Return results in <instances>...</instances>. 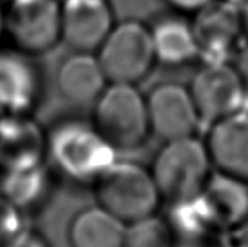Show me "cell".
Here are the masks:
<instances>
[{"label": "cell", "mask_w": 248, "mask_h": 247, "mask_svg": "<svg viewBox=\"0 0 248 247\" xmlns=\"http://www.w3.org/2000/svg\"><path fill=\"white\" fill-rule=\"evenodd\" d=\"M118 151L92 122L67 119L46 132V157L67 179L94 183L118 160Z\"/></svg>", "instance_id": "1"}, {"label": "cell", "mask_w": 248, "mask_h": 247, "mask_svg": "<svg viewBox=\"0 0 248 247\" xmlns=\"http://www.w3.org/2000/svg\"><path fill=\"white\" fill-rule=\"evenodd\" d=\"M92 108V124L116 151L137 150L151 135L147 98L137 84L109 83Z\"/></svg>", "instance_id": "2"}, {"label": "cell", "mask_w": 248, "mask_h": 247, "mask_svg": "<svg viewBox=\"0 0 248 247\" xmlns=\"http://www.w3.org/2000/svg\"><path fill=\"white\" fill-rule=\"evenodd\" d=\"M212 170L206 144L196 135L164 141L150 167L161 198L169 202L201 194Z\"/></svg>", "instance_id": "3"}, {"label": "cell", "mask_w": 248, "mask_h": 247, "mask_svg": "<svg viewBox=\"0 0 248 247\" xmlns=\"http://www.w3.org/2000/svg\"><path fill=\"white\" fill-rule=\"evenodd\" d=\"M97 205L125 224L154 215L163 201L150 169L116 160L93 183Z\"/></svg>", "instance_id": "4"}, {"label": "cell", "mask_w": 248, "mask_h": 247, "mask_svg": "<svg viewBox=\"0 0 248 247\" xmlns=\"http://www.w3.org/2000/svg\"><path fill=\"white\" fill-rule=\"evenodd\" d=\"M96 55L109 83L138 84L157 64L150 26L135 19L116 22Z\"/></svg>", "instance_id": "5"}, {"label": "cell", "mask_w": 248, "mask_h": 247, "mask_svg": "<svg viewBox=\"0 0 248 247\" xmlns=\"http://www.w3.org/2000/svg\"><path fill=\"white\" fill-rule=\"evenodd\" d=\"M4 35L13 49L42 55L61 42L60 0H12L4 6Z\"/></svg>", "instance_id": "6"}, {"label": "cell", "mask_w": 248, "mask_h": 247, "mask_svg": "<svg viewBox=\"0 0 248 247\" xmlns=\"http://www.w3.org/2000/svg\"><path fill=\"white\" fill-rule=\"evenodd\" d=\"M202 124L208 127L247 111L248 82L232 61L203 63L189 86Z\"/></svg>", "instance_id": "7"}, {"label": "cell", "mask_w": 248, "mask_h": 247, "mask_svg": "<svg viewBox=\"0 0 248 247\" xmlns=\"http://www.w3.org/2000/svg\"><path fill=\"white\" fill-rule=\"evenodd\" d=\"M192 26L203 63L232 61L246 39L240 7L227 0H214L193 15Z\"/></svg>", "instance_id": "8"}, {"label": "cell", "mask_w": 248, "mask_h": 247, "mask_svg": "<svg viewBox=\"0 0 248 247\" xmlns=\"http://www.w3.org/2000/svg\"><path fill=\"white\" fill-rule=\"evenodd\" d=\"M145 98L151 134L163 143L196 135L202 121L187 86L174 82L160 83Z\"/></svg>", "instance_id": "9"}, {"label": "cell", "mask_w": 248, "mask_h": 247, "mask_svg": "<svg viewBox=\"0 0 248 247\" xmlns=\"http://www.w3.org/2000/svg\"><path fill=\"white\" fill-rule=\"evenodd\" d=\"M61 42L71 51L96 52L115 26L109 0H61Z\"/></svg>", "instance_id": "10"}, {"label": "cell", "mask_w": 248, "mask_h": 247, "mask_svg": "<svg viewBox=\"0 0 248 247\" xmlns=\"http://www.w3.org/2000/svg\"><path fill=\"white\" fill-rule=\"evenodd\" d=\"M205 144L214 170L248 182V111L209 125Z\"/></svg>", "instance_id": "11"}, {"label": "cell", "mask_w": 248, "mask_h": 247, "mask_svg": "<svg viewBox=\"0 0 248 247\" xmlns=\"http://www.w3.org/2000/svg\"><path fill=\"white\" fill-rule=\"evenodd\" d=\"M29 55L0 54V116L29 115L41 95V80Z\"/></svg>", "instance_id": "12"}, {"label": "cell", "mask_w": 248, "mask_h": 247, "mask_svg": "<svg viewBox=\"0 0 248 247\" xmlns=\"http://www.w3.org/2000/svg\"><path fill=\"white\" fill-rule=\"evenodd\" d=\"M61 98L77 106H92L109 84L96 52L71 51L55 74Z\"/></svg>", "instance_id": "13"}, {"label": "cell", "mask_w": 248, "mask_h": 247, "mask_svg": "<svg viewBox=\"0 0 248 247\" xmlns=\"http://www.w3.org/2000/svg\"><path fill=\"white\" fill-rule=\"evenodd\" d=\"M46 157V132L29 115L0 116V165L3 170L32 166Z\"/></svg>", "instance_id": "14"}, {"label": "cell", "mask_w": 248, "mask_h": 247, "mask_svg": "<svg viewBox=\"0 0 248 247\" xmlns=\"http://www.w3.org/2000/svg\"><path fill=\"white\" fill-rule=\"evenodd\" d=\"M157 64L182 67L199 58V47L192 20L164 16L150 26Z\"/></svg>", "instance_id": "15"}, {"label": "cell", "mask_w": 248, "mask_h": 247, "mask_svg": "<svg viewBox=\"0 0 248 247\" xmlns=\"http://www.w3.org/2000/svg\"><path fill=\"white\" fill-rule=\"evenodd\" d=\"M221 230L237 229L248 220V182L214 170L202 191Z\"/></svg>", "instance_id": "16"}, {"label": "cell", "mask_w": 248, "mask_h": 247, "mask_svg": "<svg viewBox=\"0 0 248 247\" xmlns=\"http://www.w3.org/2000/svg\"><path fill=\"white\" fill-rule=\"evenodd\" d=\"M169 204L170 208L164 218L176 243L202 245L203 240L221 230L215 214L202 192Z\"/></svg>", "instance_id": "17"}, {"label": "cell", "mask_w": 248, "mask_h": 247, "mask_svg": "<svg viewBox=\"0 0 248 247\" xmlns=\"http://www.w3.org/2000/svg\"><path fill=\"white\" fill-rule=\"evenodd\" d=\"M126 224L100 205L77 214L70 226L73 247H125Z\"/></svg>", "instance_id": "18"}, {"label": "cell", "mask_w": 248, "mask_h": 247, "mask_svg": "<svg viewBox=\"0 0 248 247\" xmlns=\"http://www.w3.org/2000/svg\"><path fill=\"white\" fill-rule=\"evenodd\" d=\"M49 176L42 163L6 169L0 185V194L19 210L39 204L48 192Z\"/></svg>", "instance_id": "19"}, {"label": "cell", "mask_w": 248, "mask_h": 247, "mask_svg": "<svg viewBox=\"0 0 248 247\" xmlns=\"http://www.w3.org/2000/svg\"><path fill=\"white\" fill-rule=\"evenodd\" d=\"M174 243L166 218L155 214L126 224L125 247H171Z\"/></svg>", "instance_id": "20"}, {"label": "cell", "mask_w": 248, "mask_h": 247, "mask_svg": "<svg viewBox=\"0 0 248 247\" xmlns=\"http://www.w3.org/2000/svg\"><path fill=\"white\" fill-rule=\"evenodd\" d=\"M22 230L20 210L0 194V247Z\"/></svg>", "instance_id": "21"}, {"label": "cell", "mask_w": 248, "mask_h": 247, "mask_svg": "<svg viewBox=\"0 0 248 247\" xmlns=\"http://www.w3.org/2000/svg\"><path fill=\"white\" fill-rule=\"evenodd\" d=\"M3 247H48L45 239L33 230H20Z\"/></svg>", "instance_id": "22"}, {"label": "cell", "mask_w": 248, "mask_h": 247, "mask_svg": "<svg viewBox=\"0 0 248 247\" xmlns=\"http://www.w3.org/2000/svg\"><path fill=\"white\" fill-rule=\"evenodd\" d=\"M173 10L182 15H195L214 0H164Z\"/></svg>", "instance_id": "23"}, {"label": "cell", "mask_w": 248, "mask_h": 247, "mask_svg": "<svg viewBox=\"0 0 248 247\" xmlns=\"http://www.w3.org/2000/svg\"><path fill=\"white\" fill-rule=\"evenodd\" d=\"M240 13H241V22H243L244 35H246V39H248V0L243 6H240Z\"/></svg>", "instance_id": "24"}, {"label": "cell", "mask_w": 248, "mask_h": 247, "mask_svg": "<svg viewBox=\"0 0 248 247\" xmlns=\"http://www.w3.org/2000/svg\"><path fill=\"white\" fill-rule=\"evenodd\" d=\"M4 35V7L0 1V36Z\"/></svg>", "instance_id": "25"}, {"label": "cell", "mask_w": 248, "mask_h": 247, "mask_svg": "<svg viewBox=\"0 0 248 247\" xmlns=\"http://www.w3.org/2000/svg\"><path fill=\"white\" fill-rule=\"evenodd\" d=\"M171 247H203V245H198V243H174Z\"/></svg>", "instance_id": "26"}, {"label": "cell", "mask_w": 248, "mask_h": 247, "mask_svg": "<svg viewBox=\"0 0 248 247\" xmlns=\"http://www.w3.org/2000/svg\"><path fill=\"white\" fill-rule=\"evenodd\" d=\"M227 1H230V3H232V4H235V6H243L247 0H227Z\"/></svg>", "instance_id": "27"}, {"label": "cell", "mask_w": 248, "mask_h": 247, "mask_svg": "<svg viewBox=\"0 0 248 247\" xmlns=\"http://www.w3.org/2000/svg\"><path fill=\"white\" fill-rule=\"evenodd\" d=\"M0 1H4V3H9V1H12V0H0Z\"/></svg>", "instance_id": "28"}]
</instances>
